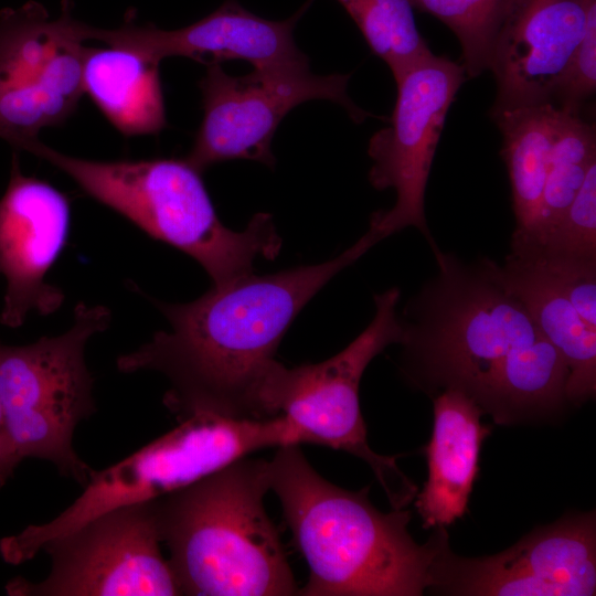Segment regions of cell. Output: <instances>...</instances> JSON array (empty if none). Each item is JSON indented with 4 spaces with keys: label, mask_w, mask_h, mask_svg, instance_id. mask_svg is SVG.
<instances>
[{
    "label": "cell",
    "mask_w": 596,
    "mask_h": 596,
    "mask_svg": "<svg viewBox=\"0 0 596 596\" xmlns=\"http://www.w3.org/2000/svg\"><path fill=\"white\" fill-rule=\"evenodd\" d=\"M502 135L515 230L511 247L533 245L539 236L540 211L550 155L564 111L552 103L490 113Z\"/></svg>",
    "instance_id": "20"
},
{
    "label": "cell",
    "mask_w": 596,
    "mask_h": 596,
    "mask_svg": "<svg viewBox=\"0 0 596 596\" xmlns=\"http://www.w3.org/2000/svg\"><path fill=\"white\" fill-rule=\"evenodd\" d=\"M159 63L125 47H85L83 91L126 137L157 135L167 126Z\"/></svg>",
    "instance_id": "19"
},
{
    "label": "cell",
    "mask_w": 596,
    "mask_h": 596,
    "mask_svg": "<svg viewBox=\"0 0 596 596\" xmlns=\"http://www.w3.org/2000/svg\"><path fill=\"white\" fill-rule=\"evenodd\" d=\"M110 318L107 307L81 301L62 334L24 345L0 342V400L18 462L45 459L63 476L87 483L93 469L74 450L73 435L96 411L85 349Z\"/></svg>",
    "instance_id": "7"
},
{
    "label": "cell",
    "mask_w": 596,
    "mask_h": 596,
    "mask_svg": "<svg viewBox=\"0 0 596 596\" xmlns=\"http://www.w3.org/2000/svg\"><path fill=\"white\" fill-rule=\"evenodd\" d=\"M461 64L430 53L395 77L397 96L389 126L369 141L370 183L394 189L395 204L373 213L370 230L381 240L416 227L438 253L425 215V192L446 115L465 82Z\"/></svg>",
    "instance_id": "12"
},
{
    "label": "cell",
    "mask_w": 596,
    "mask_h": 596,
    "mask_svg": "<svg viewBox=\"0 0 596 596\" xmlns=\"http://www.w3.org/2000/svg\"><path fill=\"white\" fill-rule=\"evenodd\" d=\"M413 8L445 23L457 36L466 75L489 71L496 39L515 0H409Z\"/></svg>",
    "instance_id": "23"
},
{
    "label": "cell",
    "mask_w": 596,
    "mask_h": 596,
    "mask_svg": "<svg viewBox=\"0 0 596 596\" xmlns=\"http://www.w3.org/2000/svg\"><path fill=\"white\" fill-rule=\"evenodd\" d=\"M534 255L588 326L596 329V260Z\"/></svg>",
    "instance_id": "26"
},
{
    "label": "cell",
    "mask_w": 596,
    "mask_h": 596,
    "mask_svg": "<svg viewBox=\"0 0 596 596\" xmlns=\"http://www.w3.org/2000/svg\"><path fill=\"white\" fill-rule=\"evenodd\" d=\"M590 0H515L490 58L497 94L490 113L551 103L585 30Z\"/></svg>",
    "instance_id": "16"
},
{
    "label": "cell",
    "mask_w": 596,
    "mask_h": 596,
    "mask_svg": "<svg viewBox=\"0 0 596 596\" xmlns=\"http://www.w3.org/2000/svg\"><path fill=\"white\" fill-rule=\"evenodd\" d=\"M430 574L429 588L450 595H595V512L566 514L491 556H457L447 542Z\"/></svg>",
    "instance_id": "13"
},
{
    "label": "cell",
    "mask_w": 596,
    "mask_h": 596,
    "mask_svg": "<svg viewBox=\"0 0 596 596\" xmlns=\"http://www.w3.org/2000/svg\"><path fill=\"white\" fill-rule=\"evenodd\" d=\"M435 255L438 273L403 311L405 372L418 385L454 389L497 424L546 415L566 402L567 368L497 263Z\"/></svg>",
    "instance_id": "2"
},
{
    "label": "cell",
    "mask_w": 596,
    "mask_h": 596,
    "mask_svg": "<svg viewBox=\"0 0 596 596\" xmlns=\"http://www.w3.org/2000/svg\"><path fill=\"white\" fill-rule=\"evenodd\" d=\"M18 464L8 439L3 408L0 400V487L12 476Z\"/></svg>",
    "instance_id": "27"
},
{
    "label": "cell",
    "mask_w": 596,
    "mask_h": 596,
    "mask_svg": "<svg viewBox=\"0 0 596 596\" xmlns=\"http://www.w3.org/2000/svg\"><path fill=\"white\" fill-rule=\"evenodd\" d=\"M25 150L67 174L89 196L143 232L195 259L214 286L252 272L257 257L274 259L281 238L268 213L235 232L219 219L201 172L185 159L97 161L62 153L38 139Z\"/></svg>",
    "instance_id": "5"
},
{
    "label": "cell",
    "mask_w": 596,
    "mask_h": 596,
    "mask_svg": "<svg viewBox=\"0 0 596 596\" xmlns=\"http://www.w3.org/2000/svg\"><path fill=\"white\" fill-rule=\"evenodd\" d=\"M594 162H596L595 125L586 121L582 115L564 111L550 155L541 202L539 236L530 246L540 245L557 225Z\"/></svg>",
    "instance_id": "21"
},
{
    "label": "cell",
    "mask_w": 596,
    "mask_h": 596,
    "mask_svg": "<svg viewBox=\"0 0 596 596\" xmlns=\"http://www.w3.org/2000/svg\"><path fill=\"white\" fill-rule=\"evenodd\" d=\"M503 285L517 296L545 339L562 356L567 371L566 402L579 405L596 393V329L578 315L571 301L526 252L511 251L497 264Z\"/></svg>",
    "instance_id": "18"
},
{
    "label": "cell",
    "mask_w": 596,
    "mask_h": 596,
    "mask_svg": "<svg viewBox=\"0 0 596 596\" xmlns=\"http://www.w3.org/2000/svg\"><path fill=\"white\" fill-rule=\"evenodd\" d=\"M511 248L596 260V162L589 167L572 203L544 241L536 246Z\"/></svg>",
    "instance_id": "24"
},
{
    "label": "cell",
    "mask_w": 596,
    "mask_h": 596,
    "mask_svg": "<svg viewBox=\"0 0 596 596\" xmlns=\"http://www.w3.org/2000/svg\"><path fill=\"white\" fill-rule=\"evenodd\" d=\"M300 445L277 447L270 490L279 499L294 542L309 567L302 596H419L447 533L417 544L411 512L385 513L369 500V487L349 491L319 475Z\"/></svg>",
    "instance_id": "3"
},
{
    "label": "cell",
    "mask_w": 596,
    "mask_h": 596,
    "mask_svg": "<svg viewBox=\"0 0 596 596\" xmlns=\"http://www.w3.org/2000/svg\"><path fill=\"white\" fill-rule=\"evenodd\" d=\"M155 500L109 510L47 541L51 570L41 582L18 577L13 596H177L181 590L161 552Z\"/></svg>",
    "instance_id": "10"
},
{
    "label": "cell",
    "mask_w": 596,
    "mask_h": 596,
    "mask_svg": "<svg viewBox=\"0 0 596 596\" xmlns=\"http://www.w3.org/2000/svg\"><path fill=\"white\" fill-rule=\"evenodd\" d=\"M64 0L58 18L39 2L0 11V138L14 148L63 124L84 94L82 22Z\"/></svg>",
    "instance_id": "11"
},
{
    "label": "cell",
    "mask_w": 596,
    "mask_h": 596,
    "mask_svg": "<svg viewBox=\"0 0 596 596\" xmlns=\"http://www.w3.org/2000/svg\"><path fill=\"white\" fill-rule=\"evenodd\" d=\"M67 196L50 183L25 175L14 153L8 187L0 198V275L7 280L0 321L17 328L31 311L47 316L64 301L46 275L70 231Z\"/></svg>",
    "instance_id": "14"
},
{
    "label": "cell",
    "mask_w": 596,
    "mask_h": 596,
    "mask_svg": "<svg viewBox=\"0 0 596 596\" xmlns=\"http://www.w3.org/2000/svg\"><path fill=\"white\" fill-rule=\"evenodd\" d=\"M376 236L369 230L324 263L267 275L251 272L213 285L190 302L151 298L169 330L120 355L118 370L163 374L171 385L164 404L179 419L196 413L252 419L277 416L273 392L285 365L275 355L283 337L304 306L376 244Z\"/></svg>",
    "instance_id": "1"
},
{
    "label": "cell",
    "mask_w": 596,
    "mask_h": 596,
    "mask_svg": "<svg viewBox=\"0 0 596 596\" xmlns=\"http://www.w3.org/2000/svg\"><path fill=\"white\" fill-rule=\"evenodd\" d=\"M269 460L243 457L155 499L161 543L181 595H298L264 498Z\"/></svg>",
    "instance_id": "4"
},
{
    "label": "cell",
    "mask_w": 596,
    "mask_h": 596,
    "mask_svg": "<svg viewBox=\"0 0 596 596\" xmlns=\"http://www.w3.org/2000/svg\"><path fill=\"white\" fill-rule=\"evenodd\" d=\"M311 0L286 20H267L226 0L205 18L181 29L162 30L127 20L118 29H98L83 22L84 41L140 52L160 62L167 57H188L204 64L242 60L254 68L308 64L309 58L295 43L294 29Z\"/></svg>",
    "instance_id": "15"
},
{
    "label": "cell",
    "mask_w": 596,
    "mask_h": 596,
    "mask_svg": "<svg viewBox=\"0 0 596 596\" xmlns=\"http://www.w3.org/2000/svg\"><path fill=\"white\" fill-rule=\"evenodd\" d=\"M284 415L264 419L196 413L103 469L92 470L82 494L55 519L0 540V554L18 565L33 558L50 540L119 507L147 502L182 489L252 453L299 445Z\"/></svg>",
    "instance_id": "6"
},
{
    "label": "cell",
    "mask_w": 596,
    "mask_h": 596,
    "mask_svg": "<svg viewBox=\"0 0 596 596\" xmlns=\"http://www.w3.org/2000/svg\"><path fill=\"white\" fill-rule=\"evenodd\" d=\"M596 89V0H590L584 34L561 74L551 103L561 110L582 115Z\"/></svg>",
    "instance_id": "25"
},
{
    "label": "cell",
    "mask_w": 596,
    "mask_h": 596,
    "mask_svg": "<svg viewBox=\"0 0 596 596\" xmlns=\"http://www.w3.org/2000/svg\"><path fill=\"white\" fill-rule=\"evenodd\" d=\"M348 74L316 75L308 64L254 68L233 76L220 64L206 66L200 81L203 119L184 158L199 172L233 159H248L274 167L272 142L284 117L312 99L341 105L352 120L372 116L347 93Z\"/></svg>",
    "instance_id": "9"
},
{
    "label": "cell",
    "mask_w": 596,
    "mask_h": 596,
    "mask_svg": "<svg viewBox=\"0 0 596 596\" xmlns=\"http://www.w3.org/2000/svg\"><path fill=\"white\" fill-rule=\"evenodd\" d=\"M363 34L372 52L397 77L433 53L421 35L409 0H337Z\"/></svg>",
    "instance_id": "22"
},
{
    "label": "cell",
    "mask_w": 596,
    "mask_h": 596,
    "mask_svg": "<svg viewBox=\"0 0 596 596\" xmlns=\"http://www.w3.org/2000/svg\"><path fill=\"white\" fill-rule=\"evenodd\" d=\"M483 411L465 393L446 389L434 398V427L425 447L428 479L415 497L423 528L444 526L461 518L478 475L480 447L490 434Z\"/></svg>",
    "instance_id": "17"
},
{
    "label": "cell",
    "mask_w": 596,
    "mask_h": 596,
    "mask_svg": "<svg viewBox=\"0 0 596 596\" xmlns=\"http://www.w3.org/2000/svg\"><path fill=\"white\" fill-rule=\"evenodd\" d=\"M400 296L396 287L375 295L374 318L352 342L322 362L285 366L273 394L277 415L289 421L300 445L327 446L365 461L396 510L415 499L417 487L398 469L397 456L379 455L369 446L359 387L369 363L403 340Z\"/></svg>",
    "instance_id": "8"
}]
</instances>
